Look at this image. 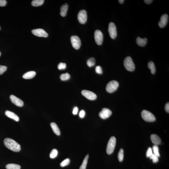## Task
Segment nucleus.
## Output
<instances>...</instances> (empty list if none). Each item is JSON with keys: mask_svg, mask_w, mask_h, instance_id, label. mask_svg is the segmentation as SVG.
<instances>
[{"mask_svg": "<svg viewBox=\"0 0 169 169\" xmlns=\"http://www.w3.org/2000/svg\"><path fill=\"white\" fill-rule=\"evenodd\" d=\"M5 146L8 149L15 152H18L21 150L20 145L16 141L11 138H7L4 141Z\"/></svg>", "mask_w": 169, "mask_h": 169, "instance_id": "nucleus-1", "label": "nucleus"}, {"mask_svg": "<svg viewBox=\"0 0 169 169\" xmlns=\"http://www.w3.org/2000/svg\"><path fill=\"white\" fill-rule=\"evenodd\" d=\"M124 65L125 68L130 72L135 70V65L133 60L130 56H127L124 61Z\"/></svg>", "mask_w": 169, "mask_h": 169, "instance_id": "nucleus-2", "label": "nucleus"}, {"mask_svg": "<svg viewBox=\"0 0 169 169\" xmlns=\"http://www.w3.org/2000/svg\"><path fill=\"white\" fill-rule=\"evenodd\" d=\"M142 118L146 121L153 122L156 120V117L151 112L146 110H143L141 113Z\"/></svg>", "mask_w": 169, "mask_h": 169, "instance_id": "nucleus-3", "label": "nucleus"}, {"mask_svg": "<svg viewBox=\"0 0 169 169\" xmlns=\"http://www.w3.org/2000/svg\"><path fill=\"white\" fill-rule=\"evenodd\" d=\"M116 140L115 137L112 136L111 137L108 143L107 152L108 155H111L113 152L116 145Z\"/></svg>", "mask_w": 169, "mask_h": 169, "instance_id": "nucleus-4", "label": "nucleus"}, {"mask_svg": "<svg viewBox=\"0 0 169 169\" xmlns=\"http://www.w3.org/2000/svg\"><path fill=\"white\" fill-rule=\"evenodd\" d=\"M119 83L116 81H112L107 84L106 90L107 92L112 93L116 90L119 87Z\"/></svg>", "mask_w": 169, "mask_h": 169, "instance_id": "nucleus-5", "label": "nucleus"}, {"mask_svg": "<svg viewBox=\"0 0 169 169\" xmlns=\"http://www.w3.org/2000/svg\"><path fill=\"white\" fill-rule=\"evenodd\" d=\"M108 30L110 37L112 39L116 38L117 35V28L114 23H109Z\"/></svg>", "mask_w": 169, "mask_h": 169, "instance_id": "nucleus-6", "label": "nucleus"}, {"mask_svg": "<svg viewBox=\"0 0 169 169\" xmlns=\"http://www.w3.org/2000/svg\"><path fill=\"white\" fill-rule=\"evenodd\" d=\"M71 41L72 45L74 48L78 49L80 48L81 42L78 36H71Z\"/></svg>", "mask_w": 169, "mask_h": 169, "instance_id": "nucleus-7", "label": "nucleus"}, {"mask_svg": "<svg viewBox=\"0 0 169 169\" xmlns=\"http://www.w3.org/2000/svg\"><path fill=\"white\" fill-rule=\"evenodd\" d=\"M77 18L79 23L81 24H85L87 20V11L84 9L79 11L78 14Z\"/></svg>", "mask_w": 169, "mask_h": 169, "instance_id": "nucleus-8", "label": "nucleus"}, {"mask_svg": "<svg viewBox=\"0 0 169 169\" xmlns=\"http://www.w3.org/2000/svg\"><path fill=\"white\" fill-rule=\"evenodd\" d=\"M95 42L98 45H101L103 41V36L102 32L99 30H97L94 33Z\"/></svg>", "mask_w": 169, "mask_h": 169, "instance_id": "nucleus-9", "label": "nucleus"}, {"mask_svg": "<svg viewBox=\"0 0 169 169\" xmlns=\"http://www.w3.org/2000/svg\"><path fill=\"white\" fill-rule=\"evenodd\" d=\"M82 94L86 98L91 100H95L97 98V96L94 92L91 91L83 90L82 91Z\"/></svg>", "mask_w": 169, "mask_h": 169, "instance_id": "nucleus-10", "label": "nucleus"}, {"mask_svg": "<svg viewBox=\"0 0 169 169\" xmlns=\"http://www.w3.org/2000/svg\"><path fill=\"white\" fill-rule=\"evenodd\" d=\"M112 113L110 109L104 108L99 113V116L101 118L105 119L109 118L112 115Z\"/></svg>", "mask_w": 169, "mask_h": 169, "instance_id": "nucleus-11", "label": "nucleus"}, {"mask_svg": "<svg viewBox=\"0 0 169 169\" xmlns=\"http://www.w3.org/2000/svg\"><path fill=\"white\" fill-rule=\"evenodd\" d=\"M32 34L34 35L39 37H46L48 36V34L44 29H37L32 30Z\"/></svg>", "mask_w": 169, "mask_h": 169, "instance_id": "nucleus-12", "label": "nucleus"}, {"mask_svg": "<svg viewBox=\"0 0 169 169\" xmlns=\"http://www.w3.org/2000/svg\"><path fill=\"white\" fill-rule=\"evenodd\" d=\"M10 99L12 102L15 105L19 107H22L24 105V102L21 99L18 98L16 96L11 95L10 96Z\"/></svg>", "mask_w": 169, "mask_h": 169, "instance_id": "nucleus-13", "label": "nucleus"}, {"mask_svg": "<svg viewBox=\"0 0 169 169\" xmlns=\"http://www.w3.org/2000/svg\"><path fill=\"white\" fill-rule=\"evenodd\" d=\"M168 14H165L161 16L158 23V26L160 28L165 27L168 23Z\"/></svg>", "mask_w": 169, "mask_h": 169, "instance_id": "nucleus-14", "label": "nucleus"}, {"mask_svg": "<svg viewBox=\"0 0 169 169\" xmlns=\"http://www.w3.org/2000/svg\"><path fill=\"white\" fill-rule=\"evenodd\" d=\"M5 114L7 116L13 119L16 121L18 122L19 121V117L14 112L7 110L6 111Z\"/></svg>", "mask_w": 169, "mask_h": 169, "instance_id": "nucleus-15", "label": "nucleus"}, {"mask_svg": "<svg viewBox=\"0 0 169 169\" xmlns=\"http://www.w3.org/2000/svg\"><path fill=\"white\" fill-rule=\"evenodd\" d=\"M150 138L152 143L155 145H160L161 143V139L158 136L156 135H152L151 136Z\"/></svg>", "mask_w": 169, "mask_h": 169, "instance_id": "nucleus-16", "label": "nucleus"}, {"mask_svg": "<svg viewBox=\"0 0 169 169\" xmlns=\"http://www.w3.org/2000/svg\"><path fill=\"white\" fill-rule=\"evenodd\" d=\"M36 72L33 71H29L23 74V78L28 79L33 78L36 75Z\"/></svg>", "mask_w": 169, "mask_h": 169, "instance_id": "nucleus-17", "label": "nucleus"}, {"mask_svg": "<svg viewBox=\"0 0 169 169\" xmlns=\"http://www.w3.org/2000/svg\"><path fill=\"white\" fill-rule=\"evenodd\" d=\"M147 41V39L146 38H144L142 39L140 37H138L136 39L137 43L139 46L143 47L146 44Z\"/></svg>", "mask_w": 169, "mask_h": 169, "instance_id": "nucleus-18", "label": "nucleus"}, {"mask_svg": "<svg viewBox=\"0 0 169 169\" xmlns=\"http://www.w3.org/2000/svg\"><path fill=\"white\" fill-rule=\"evenodd\" d=\"M51 128L52 129L53 131L56 135L58 136L60 135V131L57 124L54 123V122H51Z\"/></svg>", "mask_w": 169, "mask_h": 169, "instance_id": "nucleus-19", "label": "nucleus"}, {"mask_svg": "<svg viewBox=\"0 0 169 169\" xmlns=\"http://www.w3.org/2000/svg\"><path fill=\"white\" fill-rule=\"evenodd\" d=\"M68 6L67 4L63 5L61 8L60 14L62 17H64L67 14Z\"/></svg>", "mask_w": 169, "mask_h": 169, "instance_id": "nucleus-20", "label": "nucleus"}, {"mask_svg": "<svg viewBox=\"0 0 169 169\" xmlns=\"http://www.w3.org/2000/svg\"><path fill=\"white\" fill-rule=\"evenodd\" d=\"M7 169H20V166L17 164L11 163L8 164L6 166Z\"/></svg>", "mask_w": 169, "mask_h": 169, "instance_id": "nucleus-21", "label": "nucleus"}, {"mask_svg": "<svg viewBox=\"0 0 169 169\" xmlns=\"http://www.w3.org/2000/svg\"><path fill=\"white\" fill-rule=\"evenodd\" d=\"M44 2V0H34L32 2L31 4L34 7L39 6L42 5Z\"/></svg>", "mask_w": 169, "mask_h": 169, "instance_id": "nucleus-22", "label": "nucleus"}, {"mask_svg": "<svg viewBox=\"0 0 169 169\" xmlns=\"http://www.w3.org/2000/svg\"><path fill=\"white\" fill-rule=\"evenodd\" d=\"M148 67L150 69L151 73L153 74H155L156 72V68L154 63L152 61L149 62L148 64Z\"/></svg>", "mask_w": 169, "mask_h": 169, "instance_id": "nucleus-23", "label": "nucleus"}, {"mask_svg": "<svg viewBox=\"0 0 169 169\" xmlns=\"http://www.w3.org/2000/svg\"><path fill=\"white\" fill-rule=\"evenodd\" d=\"M89 158V155H88L86 156L85 158H84L83 162L82 165L79 168V169H86V167L87 163L88 160Z\"/></svg>", "mask_w": 169, "mask_h": 169, "instance_id": "nucleus-24", "label": "nucleus"}, {"mask_svg": "<svg viewBox=\"0 0 169 169\" xmlns=\"http://www.w3.org/2000/svg\"><path fill=\"white\" fill-rule=\"evenodd\" d=\"M87 64L89 67H93L95 64V59L93 57L90 58L87 60Z\"/></svg>", "mask_w": 169, "mask_h": 169, "instance_id": "nucleus-25", "label": "nucleus"}, {"mask_svg": "<svg viewBox=\"0 0 169 169\" xmlns=\"http://www.w3.org/2000/svg\"><path fill=\"white\" fill-rule=\"evenodd\" d=\"M70 78V75L69 73H66L61 74L60 77L61 80L62 81H65L68 80Z\"/></svg>", "mask_w": 169, "mask_h": 169, "instance_id": "nucleus-26", "label": "nucleus"}, {"mask_svg": "<svg viewBox=\"0 0 169 169\" xmlns=\"http://www.w3.org/2000/svg\"><path fill=\"white\" fill-rule=\"evenodd\" d=\"M124 158V151L123 149H120L118 152V158L119 161L121 162L123 160Z\"/></svg>", "mask_w": 169, "mask_h": 169, "instance_id": "nucleus-27", "label": "nucleus"}, {"mask_svg": "<svg viewBox=\"0 0 169 169\" xmlns=\"http://www.w3.org/2000/svg\"><path fill=\"white\" fill-rule=\"evenodd\" d=\"M152 150H153L154 154L157 156L158 157L160 156V153H159V147L158 145H154L152 147Z\"/></svg>", "mask_w": 169, "mask_h": 169, "instance_id": "nucleus-28", "label": "nucleus"}, {"mask_svg": "<svg viewBox=\"0 0 169 169\" xmlns=\"http://www.w3.org/2000/svg\"><path fill=\"white\" fill-rule=\"evenodd\" d=\"M58 151L56 149H53L51 151L49 155L50 158H54L57 156L58 155Z\"/></svg>", "mask_w": 169, "mask_h": 169, "instance_id": "nucleus-29", "label": "nucleus"}, {"mask_svg": "<svg viewBox=\"0 0 169 169\" xmlns=\"http://www.w3.org/2000/svg\"><path fill=\"white\" fill-rule=\"evenodd\" d=\"M70 160L69 158L65 159L60 164V165L61 167H64L68 165L70 163Z\"/></svg>", "mask_w": 169, "mask_h": 169, "instance_id": "nucleus-30", "label": "nucleus"}, {"mask_svg": "<svg viewBox=\"0 0 169 169\" xmlns=\"http://www.w3.org/2000/svg\"><path fill=\"white\" fill-rule=\"evenodd\" d=\"M158 157L155 154L153 153L152 155L150 157V159H152V162L154 163H157L159 159Z\"/></svg>", "mask_w": 169, "mask_h": 169, "instance_id": "nucleus-31", "label": "nucleus"}, {"mask_svg": "<svg viewBox=\"0 0 169 169\" xmlns=\"http://www.w3.org/2000/svg\"><path fill=\"white\" fill-rule=\"evenodd\" d=\"M67 65L65 63H60L58 66V68L59 70L64 69L66 68Z\"/></svg>", "mask_w": 169, "mask_h": 169, "instance_id": "nucleus-32", "label": "nucleus"}, {"mask_svg": "<svg viewBox=\"0 0 169 169\" xmlns=\"http://www.w3.org/2000/svg\"><path fill=\"white\" fill-rule=\"evenodd\" d=\"M7 69V67L6 66L0 65V75H1L5 72Z\"/></svg>", "mask_w": 169, "mask_h": 169, "instance_id": "nucleus-33", "label": "nucleus"}, {"mask_svg": "<svg viewBox=\"0 0 169 169\" xmlns=\"http://www.w3.org/2000/svg\"><path fill=\"white\" fill-rule=\"evenodd\" d=\"M95 71L96 73L98 74L102 73V68L100 66H97L95 68Z\"/></svg>", "mask_w": 169, "mask_h": 169, "instance_id": "nucleus-34", "label": "nucleus"}, {"mask_svg": "<svg viewBox=\"0 0 169 169\" xmlns=\"http://www.w3.org/2000/svg\"><path fill=\"white\" fill-rule=\"evenodd\" d=\"M152 154H153V153H152V148L150 147H149L146 152L147 157V158L150 157Z\"/></svg>", "mask_w": 169, "mask_h": 169, "instance_id": "nucleus-35", "label": "nucleus"}, {"mask_svg": "<svg viewBox=\"0 0 169 169\" xmlns=\"http://www.w3.org/2000/svg\"><path fill=\"white\" fill-rule=\"evenodd\" d=\"M85 112L84 110H82L79 113V116L81 118H83L85 116Z\"/></svg>", "mask_w": 169, "mask_h": 169, "instance_id": "nucleus-36", "label": "nucleus"}, {"mask_svg": "<svg viewBox=\"0 0 169 169\" xmlns=\"http://www.w3.org/2000/svg\"><path fill=\"white\" fill-rule=\"evenodd\" d=\"M7 4V1L6 0H0V6H5Z\"/></svg>", "mask_w": 169, "mask_h": 169, "instance_id": "nucleus-37", "label": "nucleus"}, {"mask_svg": "<svg viewBox=\"0 0 169 169\" xmlns=\"http://www.w3.org/2000/svg\"><path fill=\"white\" fill-rule=\"evenodd\" d=\"M78 108L77 107H74L73 109V111L72 113L73 115H76L77 114L78 112Z\"/></svg>", "mask_w": 169, "mask_h": 169, "instance_id": "nucleus-38", "label": "nucleus"}, {"mask_svg": "<svg viewBox=\"0 0 169 169\" xmlns=\"http://www.w3.org/2000/svg\"><path fill=\"white\" fill-rule=\"evenodd\" d=\"M165 109L166 111L169 113V103H167L165 106Z\"/></svg>", "mask_w": 169, "mask_h": 169, "instance_id": "nucleus-39", "label": "nucleus"}, {"mask_svg": "<svg viewBox=\"0 0 169 169\" xmlns=\"http://www.w3.org/2000/svg\"><path fill=\"white\" fill-rule=\"evenodd\" d=\"M153 1H152V0H145V1H145L146 4H150Z\"/></svg>", "mask_w": 169, "mask_h": 169, "instance_id": "nucleus-40", "label": "nucleus"}, {"mask_svg": "<svg viewBox=\"0 0 169 169\" xmlns=\"http://www.w3.org/2000/svg\"><path fill=\"white\" fill-rule=\"evenodd\" d=\"M118 1L119 3H120L121 4H122L124 2V0H119Z\"/></svg>", "mask_w": 169, "mask_h": 169, "instance_id": "nucleus-41", "label": "nucleus"}, {"mask_svg": "<svg viewBox=\"0 0 169 169\" xmlns=\"http://www.w3.org/2000/svg\"><path fill=\"white\" fill-rule=\"evenodd\" d=\"M1 52H0V56H1Z\"/></svg>", "mask_w": 169, "mask_h": 169, "instance_id": "nucleus-42", "label": "nucleus"}, {"mask_svg": "<svg viewBox=\"0 0 169 169\" xmlns=\"http://www.w3.org/2000/svg\"><path fill=\"white\" fill-rule=\"evenodd\" d=\"M1 30V26H0V30Z\"/></svg>", "mask_w": 169, "mask_h": 169, "instance_id": "nucleus-43", "label": "nucleus"}]
</instances>
